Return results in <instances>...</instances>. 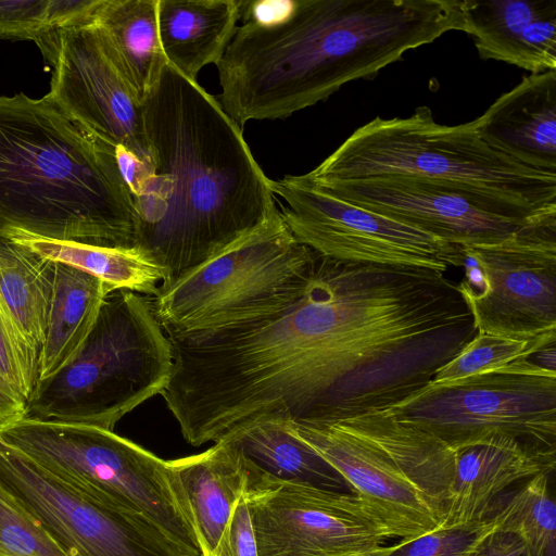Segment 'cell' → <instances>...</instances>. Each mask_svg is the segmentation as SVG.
Segmentation results:
<instances>
[{
    "instance_id": "cell-1",
    "label": "cell",
    "mask_w": 556,
    "mask_h": 556,
    "mask_svg": "<svg viewBox=\"0 0 556 556\" xmlns=\"http://www.w3.org/2000/svg\"><path fill=\"white\" fill-rule=\"evenodd\" d=\"M476 334L444 274L312 250L266 326L264 355L293 421L332 422L422 389Z\"/></svg>"
},
{
    "instance_id": "cell-2",
    "label": "cell",
    "mask_w": 556,
    "mask_h": 556,
    "mask_svg": "<svg viewBox=\"0 0 556 556\" xmlns=\"http://www.w3.org/2000/svg\"><path fill=\"white\" fill-rule=\"evenodd\" d=\"M142 109L151 168L132 193V248L164 269L165 286L279 208L242 128L197 80L166 63Z\"/></svg>"
},
{
    "instance_id": "cell-3",
    "label": "cell",
    "mask_w": 556,
    "mask_h": 556,
    "mask_svg": "<svg viewBox=\"0 0 556 556\" xmlns=\"http://www.w3.org/2000/svg\"><path fill=\"white\" fill-rule=\"evenodd\" d=\"M464 25L462 0H289L275 20L237 26L215 64L217 100L242 129L285 119Z\"/></svg>"
},
{
    "instance_id": "cell-4",
    "label": "cell",
    "mask_w": 556,
    "mask_h": 556,
    "mask_svg": "<svg viewBox=\"0 0 556 556\" xmlns=\"http://www.w3.org/2000/svg\"><path fill=\"white\" fill-rule=\"evenodd\" d=\"M136 227L113 147L48 93L0 96V239L132 248Z\"/></svg>"
},
{
    "instance_id": "cell-5",
    "label": "cell",
    "mask_w": 556,
    "mask_h": 556,
    "mask_svg": "<svg viewBox=\"0 0 556 556\" xmlns=\"http://www.w3.org/2000/svg\"><path fill=\"white\" fill-rule=\"evenodd\" d=\"M302 176L313 184L416 177L452 187L508 219L533 223L556 216V174L527 167L489 147L476 119L439 124L426 105L407 117H375Z\"/></svg>"
},
{
    "instance_id": "cell-6",
    "label": "cell",
    "mask_w": 556,
    "mask_h": 556,
    "mask_svg": "<svg viewBox=\"0 0 556 556\" xmlns=\"http://www.w3.org/2000/svg\"><path fill=\"white\" fill-rule=\"evenodd\" d=\"M288 427L377 510L393 538H415L443 525L455 450L432 434L383 409Z\"/></svg>"
},
{
    "instance_id": "cell-7",
    "label": "cell",
    "mask_w": 556,
    "mask_h": 556,
    "mask_svg": "<svg viewBox=\"0 0 556 556\" xmlns=\"http://www.w3.org/2000/svg\"><path fill=\"white\" fill-rule=\"evenodd\" d=\"M173 366L172 345L151 296L113 290L78 354L39 380L27 417L113 431L126 414L165 391Z\"/></svg>"
},
{
    "instance_id": "cell-8",
    "label": "cell",
    "mask_w": 556,
    "mask_h": 556,
    "mask_svg": "<svg viewBox=\"0 0 556 556\" xmlns=\"http://www.w3.org/2000/svg\"><path fill=\"white\" fill-rule=\"evenodd\" d=\"M0 444L87 496L144 516L201 556L187 496L168 460L112 430L27 416L0 426Z\"/></svg>"
},
{
    "instance_id": "cell-9",
    "label": "cell",
    "mask_w": 556,
    "mask_h": 556,
    "mask_svg": "<svg viewBox=\"0 0 556 556\" xmlns=\"http://www.w3.org/2000/svg\"><path fill=\"white\" fill-rule=\"evenodd\" d=\"M279 212L151 298L166 336L258 315L279 303L311 255Z\"/></svg>"
},
{
    "instance_id": "cell-10",
    "label": "cell",
    "mask_w": 556,
    "mask_h": 556,
    "mask_svg": "<svg viewBox=\"0 0 556 556\" xmlns=\"http://www.w3.org/2000/svg\"><path fill=\"white\" fill-rule=\"evenodd\" d=\"M383 410L453 450L502 435L556 453V372L529 358L430 382Z\"/></svg>"
},
{
    "instance_id": "cell-11",
    "label": "cell",
    "mask_w": 556,
    "mask_h": 556,
    "mask_svg": "<svg viewBox=\"0 0 556 556\" xmlns=\"http://www.w3.org/2000/svg\"><path fill=\"white\" fill-rule=\"evenodd\" d=\"M460 252L458 288L477 331L523 340L556 333V216Z\"/></svg>"
},
{
    "instance_id": "cell-12",
    "label": "cell",
    "mask_w": 556,
    "mask_h": 556,
    "mask_svg": "<svg viewBox=\"0 0 556 556\" xmlns=\"http://www.w3.org/2000/svg\"><path fill=\"white\" fill-rule=\"evenodd\" d=\"M244 462L258 556H366L393 538L358 495L279 480Z\"/></svg>"
},
{
    "instance_id": "cell-13",
    "label": "cell",
    "mask_w": 556,
    "mask_h": 556,
    "mask_svg": "<svg viewBox=\"0 0 556 556\" xmlns=\"http://www.w3.org/2000/svg\"><path fill=\"white\" fill-rule=\"evenodd\" d=\"M294 239L340 261L425 268L444 274L463 266L460 247L342 201L301 175L270 181Z\"/></svg>"
},
{
    "instance_id": "cell-14",
    "label": "cell",
    "mask_w": 556,
    "mask_h": 556,
    "mask_svg": "<svg viewBox=\"0 0 556 556\" xmlns=\"http://www.w3.org/2000/svg\"><path fill=\"white\" fill-rule=\"evenodd\" d=\"M0 483L70 556H195L144 516L87 496L1 444Z\"/></svg>"
},
{
    "instance_id": "cell-15",
    "label": "cell",
    "mask_w": 556,
    "mask_h": 556,
    "mask_svg": "<svg viewBox=\"0 0 556 556\" xmlns=\"http://www.w3.org/2000/svg\"><path fill=\"white\" fill-rule=\"evenodd\" d=\"M37 46L54 71L48 94L87 132L151 164L142 103L93 23L47 33Z\"/></svg>"
},
{
    "instance_id": "cell-16",
    "label": "cell",
    "mask_w": 556,
    "mask_h": 556,
    "mask_svg": "<svg viewBox=\"0 0 556 556\" xmlns=\"http://www.w3.org/2000/svg\"><path fill=\"white\" fill-rule=\"evenodd\" d=\"M309 184L350 204L460 248L498 242L531 224L492 214L456 189L422 178L378 176Z\"/></svg>"
},
{
    "instance_id": "cell-17",
    "label": "cell",
    "mask_w": 556,
    "mask_h": 556,
    "mask_svg": "<svg viewBox=\"0 0 556 556\" xmlns=\"http://www.w3.org/2000/svg\"><path fill=\"white\" fill-rule=\"evenodd\" d=\"M462 11L481 59L556 71V0H462Z\"/></svg>"
},
{
    "instance_id": "cell-18",
    "label": "cell",
    "mask_w": 556,
    "mask_h": 556,
    "mask_svg": "<svg viewBox=\"0 0 556 556\" xmlns=\"http://www.w3.org/2000/svg\"><path fill=\"white\" fill-rule=\"evenodd\" d=\"M476 121L481 139L492 149L527 167L556 174V71L523 76Z\"/></svg>"
},
{
    "instance_id": "cell-19",
    "label": "cell",
    "mask_w": 556,
    "mask_h": 556,
    "mask_svg": "<svg viewBox=\"0 0 556 556\" xmlns=\"http://www.w3.org/2000/svg\"><path fill=\"white\" fill-rule=\"evenodd\" d=\"M555 454L502 435L455 450L451 496L441 527L484 519L493 502L511 486L553 472Z\"/></svg>"
},
{
    "instance_id": "cell-20",
    "label": "cell",
    "mask_w": 556,
    "mask_h": 556,
    "mask_svg": "<svg viewBox=\"0 0 556 556\" xmlns=\"http://www.w3.org/2000/svg\"><path fill=\"white\" fill-rule=\"evenodd\" d=\"M193 518L201 556H214L247 481L244 458L223 438L197 455L168 460Z\"/></svg>"
},
{
    "instance_id": "cell-21",
    "label": "cell",
    "mask_w": 556,
    "mask_h": 556,
    "mask_svg": "<svg viewBox=\"0 0 556 556\" xmlns=\"http://www.w3.org/2000/svg\"><path fill=\"white\" fill-rule=\"evenodd\" d=\"M240 0H157V28L166 62L197 80L207 64H216L241 16Z\"/></svg>"
},
{
    "instance_id": "cell-22",
    "label": "cell",
    "mask_w": 556,
    "mask_h": 556,
    "mask_svg": "<svg viewBox=\"0 0 556 556\" xmlns=\"http://www.w3.org/2000/svg\"><path fill=\"white\" fill-rule=\"evenodd\" d=\"M93 24L142 103L167 63L159 37L157 0H102Z\"/></svg>"
},
{
    "instance_id": "cell-23",
    "label": "cell",
    "mask_w": 556,
    "mask_h": 556,
    "mask_svg": "<svg viewBox=\"0 0 556 556\" xmlns=\"http://www.w3.org/2000/svg\"><path fill=\"white\" fill-rule=\"evenodd\" d=\"M223 438L230 440L247 462L266 476L337 492L351 491L342 476L293 434L281 417L252 419Z\"/></svg>"
},
{
    "instance_id": "cell-24",
    "label": "cell",
    "mask_w": 556,
    "mask_h": 556,
    "mask_svg": "<svg viewBox=\"0 0 556 556\" xmlns=\"http://www.w3.org/2000/svg\"><path fill=\"white\" fill-rule=\"evenodd\" d=\"M55 263L27 247L0 239V314L40 361L54 285Z\"/></svg>"
},
{
    "instance_id": "cell-25",
    "label": "cell",
    "mask_w": 556,
    "mask_h": 556,
    "mask_svg": "<svg viewBox=\"0 0 556 556\" xmlns=\"http://www.w3.org/2000/svg\"><path fill=\"white\" fill-rule=\"evenodd\" d=\"M54 263V285L40 353L39 380L55 375L78 354L97 321L105 296L112 291L94 276Z\"/></svg>"
},
{
    "instance_id": "cell-26",
    "label": "cell",
    "mask_w": 556,
    "mask_h": 556,
    "mask_svg": "<svg viewBox=\"0 0 556 556\" xmlns=\"http://www.w3.org/2000/svg\"><path fill=\"white\" fill-rule=\"evenodd\" d=\"M40 256L102 280L112 291L125 289L154 296L164 269L137 248L102 247L75 241L21 237L12 239Z\"/></svg>"
},
{
    "instance_id": "cell-27",
    "label": "cell",
    "mask_w": 556,
    "mask_h": 556,
    "mask_svg": "<svg viewBox=\"0 0 556 556\" xmlns=\"http://www.w3.org/2000/svg\"><path fill=\"white\" fill-rule=\"evenodd\" d=\"M549 473H539L500 495L485 517L497 528L518 533L531 556H554L556 507L549 493Z\"/></svg>"
},
{
    "instance_id": "cell-28",
    "label": "cell",
    "mask_w": 556,
    "mask_h": 556,
    "mask_svg": "<svg viewBox=\"0 0 556 556\" xmlns=\"http://www.w3.org/2000/svg\"><path fill=\"white\" fill-rule=\"evenodd\" d=\"M556 342V333L523 340L477 331L473 339L434 375L431 382H448L486 369L527 359Z\"/></svg>"
},
{
    "instance_id": "cell-29",
    "label": "cell",
    "mask_w": 556,
    "mask_h": 556,
    "mask_svg": "<svg viewBox=\"0 0 556 556\" xmlns=\"http://www.w3.org/2000/svg\"><path fill=\"white\" fill-rule=\"evenodd\" d=\"M0 556H70L1 483Z\"/></svg>"
},
{
    "instance_id": "cell-30",
    "label": "cell",
    "mask_w": 556,
    "mask_h": 556,
    "mask_svg": "<svg viewBox=\"0 0 556 556\" xmlns=\"http://www.w3.org/2000/svg\"><path fill=\"white\" fill-rule=\"evenodd\" d=\"M496 527L497 522L491 517L440 527L391 546L382 545L366 556H471L479 543Z\"/></svg>"
},
{
    "instance_id": "cell-31",
    "label": "cell",
    "mask_w": 556,
    "mask_h": 556,
    "mask_svg": "<svg viewBox=\"0 0 556 556\" xmlns=\"http://www.w3.org/2000/svg\"><path fill=\"white\" fill-rule=\"evenodd\" d=\"M40 361L18 340L0 314V379L27 402L39 382Z\"/></svg>"
},
{
    "instance_id": "cell-32",
    "label": "cell",
    "mask_w": 556,
    "mask_h": 556,
    "mask_svg": "<svg viewBox=\"0 0 556 556\" xmlns=\"http://www.w3.org/2000/svg\"><path fill=\"white\" fill-rule=\"evenodd\" d=\"M49 0H0V38L34 40L50 31Z\"/></svg>"
},
{
    "instance_id": "cell-33",
    "label": "cell",
    "mask_w": 556,
    "mask_h": 556,
    "mask_svg": "<svg viewBox=\"0 0 556 556\" xmlns=\"http://www.w3.org/2000/svg\"><path fill=\"white\" fill-rule=\"evenodd\" d=\"M214 556H258L251 517L243 495L232 511Z\"/></svg>"
},
{
    "instance_id": "cell-34",
    "label": "cell",
    "mask_w": 556,
    "mask_h": 556,
    "mask_svg": "<svg viewBox=\"0 0 556 556\" xmlns=\"http://www.w3.org/2000/svg\"><path fill=\"white\" fill-rule=\"evenodd\" d=\"M101 2L102 0H49L47 23L50 31L93 23Z\"/></svg>"
},
{
    "instance_id": "cell-35",
    "label": "cell",
    "mask_w": 556,
    "mask_h": 556,
    "mask_svg": "<svg viewBox=\"0 0 556 556\" xmlns=\"http://www.w3.org/2000/svg\"><path fill=\"white\" fill-rule=\"evenodd\" d=\"M471 556H531L525 540L516 532L495 528Z\"/></svg>"
},
{
    "instance_id": "cell-36",
    "label": "cell",
    "mask_w": 556,
    "mask_h": 556,
    "mask_svg": "<svg viewBox=\"0 0 556 556\" xmlns=\"http://www.w3.org/2000/svg\"><path fill=\"white\" fill-rule=\"evenodd\" d=\"M26 416V401L0 379V426L10 424Z\"/></svg>"
},
{
    "instance_id": "cell-37",
    "label": "cell",
    "mask_w": 556,
    "mask_h": 556,
    "mask_svg": "<svg viewBox=\"0 0 556 556\" xmlns=\"http://www.w3.org/2000/svg\"><path fill=\"white\" fill-rule=\"evenodd\" d=\"M556 342L547 344L534 353V359L529 358L540 367L556 372Z\"/></svg>"
}]
</instances>
